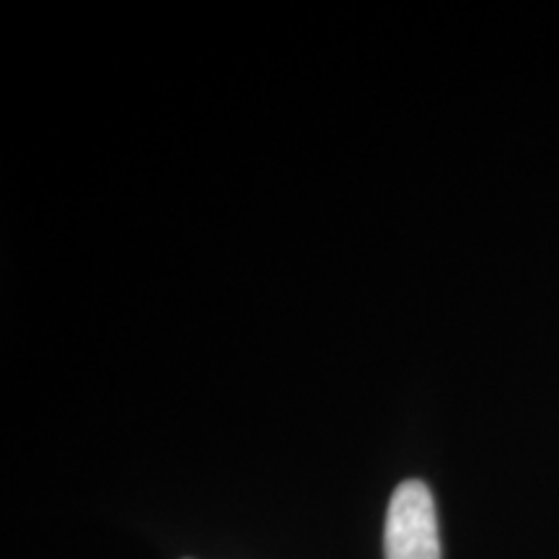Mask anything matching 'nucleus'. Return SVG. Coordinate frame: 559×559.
<instances>
[{"label":"nucleus","mask_w":559,"mask_h":559,"mask_svg":"<svg viewBox=\"0 0 559 559\" xmlns=\"http://www.w3.org/2000/svg\"><path fill=\"white\" fill-rule=\"evenodd\" d=\"M383 549L386 559H440L436 500L425 481L409 479L394 489Z\"/></svg>","instance_id":"obj_1"}]
</instances>
